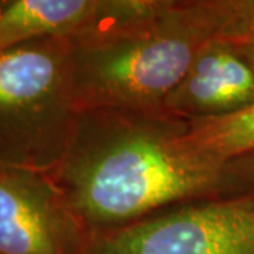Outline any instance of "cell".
Segmentation results:
<instances>
[{
	"label": "cell",
	"mask_w": 254,
	"mask_h": 254,
	"mask_svg": "<svg viewBox=\"0 0 254 254\" xmlns=\"http://www.w3.org/2000/svg\"><path fill=\"white\" fill-rule=\"evenodd\" d=\"M187 143L203 154L232 161L254 155V105L220 118L190 120Z\"/></svg>",
	"instance_id": "8"
},
{
	"label": "cell",
	"mask_w": 254,
	"mask_h": 254,
	"mask_svg": "<svg viewBox=\"0 0 254 254\" xmlns=\"http://www.w3.org/2000/svg\"><path fill=\"white\" fill-rule=\"evenodd\" d=\"M89 243L51 175L0 164V254H86Z\"/></svg>",
	"instance_id": "5"
},
{
	"label": "cell",
	"mask_w": 254,
	"mask_h": 254,
	"mask_svg": "<svg viewBox=\"0 0 254 254\" xmlns=\"http://www.w3.org/2000/svg\"><path fill=\"white\" fill-rule=\"evenodd\" d=\"M223 40L254 68V0H237Z\"/></svg>",
	"instance_id": "9"
},
{
	"label": "cell",
	"mask_w": 254,
	"mask_h": 254,
	"mask_svg": "<svg viewBox=\"0 0 254 254\" xmlns=\"http://www.w3.org/2000/svg\"><path fill=\"white\" fill-rule=\"evenodd\" d=\"M76 113L69 38H38L0 54L1 165L53 175Z\"/></svg>",
	"instance_id": "3"
},
{
	"label": "cell",
	"mask_w": 254,
	"mask_h": 254,
	"mask_svg": "<svg viewBox=\"0 0 254 254\" xmlns=\"http://www.w3.org/2000/svg\"><path fill=\"white\" fill-rule=\"evenodd\" d=\"M144 0L0 1V54L46 37L78 38L136 14Z\"/></svg>",
	"instance_id": "7"
},
{
	"label": "cell",
	"mask_w": 254,
	"mask_h": 254,
	"mask_svg": "<svg viewBox=\"0 0 254 254\" xmlns=\"http://www.w3.org/2000/svg\"><path fill=\"white\" fill-rule=\"evenodd\" d=\"M86 254H254V190L180 205L93 236Z\"/></svg>",
	"instance_id": "4"
},
{
	"label": "cell",
	"mask_w": 254,
	"mask_h": 254,
	"mask_svg": "<svg viewBox=\"0 0 254 254\" xmlns=\"http://www.w3.org/2000/svg\"><path fill=\"white\" fill-rule=\"evenodd\" d=\"M190 120L160 110L76 113L54 178L88 235L167 209L254 190V155L225 161L190 147Z\"/></svg>",
	"instance_id": "1"
},
{
	"label": "cell",
	"mask_w": 254,
	"mask_h": 254,
	"mask_svg": "<svg viewBox=\"0 0 254 254\" xmlns=\"http://www.w3.org/2000/svg\"><path fill=\"white\" fill-rule=\"evenodd\" d=\"M254 105V68L222 37L200 48L163 109L185 120L220 118Z\"/></svg>",
	"instance_id": "6"
},
{
	"label": "cell",
	"mask_w": 254,
	"mask_h": 254,
	"mask_svg": "<svg viewBox=\"0 0 254 254\" xmlns=\"http://www.w3.org/2000/svg\"><path fill=\"white\" fill-rule=\"evenodd\" d=\"M236 0H147L72 44L76 110H160L200 48L222 37Z\"/></svg>",
	"instance_id": "2"
}]
</instances>
